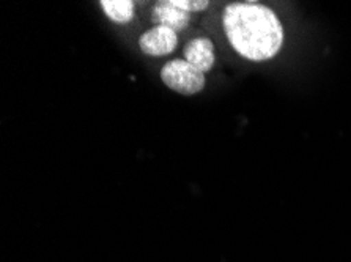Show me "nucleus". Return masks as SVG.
<instances>
[{
	"mask_svg": "<svg viewBox=\"0 0 351 262\" xmlns=\"http://www.w3.org/2000/svg\"><path fill=\"white\" fill-rule=\"evenodd\" d=\"M222 24L233 49L252 62L273 58L284 42V29L280 21L265 5H228Z\"/></svg>",
	"mask_w": 351,
	"mask_h": 262,
	"instance_id": "f257e3e1",
	"label": "nucleus"
},
{
	"mask_svg": "<svg viewBox=\"0 0 351 262\" xmlns=\"http://www.w3.org/2000/svg\"><path fill=\"white\" fill-rule=\"evenodd\" d=\"M161 79L170 90L180 94H195L205 88V74L186 60H172L161 69Z\"/></svg>",
	"mask_w": 351,
	"mask_h": 262,
	"instance_id": "f03ea898",
	"label": "nucleus"
},
{
	"mask_svg": "<svg viewBox=\"0 0 351 262\" xmlns=\"http://www.w3.org/2000/svg\"><path fill=\"white\" fill-rule=\"evenodd\" d=\"M177 31L162 25H156L152 30H147L139 38L141 51L145 55L152 57H162L173 52L175 47H177Z\"/></svg>",
	"mask_w": 351,
	"mask_h": 262,
	"instance_id": "7ed1b4c3",
	"label": "nucleus"
},
{
	"mask_svg": "<svg viewBox=\"0 0 351 262\" xmlns=\"http://www.w3.org/2000/svg\"><path fill=\"white\" fill-rule=\"evenodd\" d=\"M184 60L200 73H208L215 65V46L208 38H195L184 46Z\"/></svg>",
	"mask_w": 351,
	"mask_h": 262,
	"instance_id": "20e7f679",
	"label": "nucleus"
},
{
	"mask_svg": "<svg viewBox=\"0 0 351 262\" xmlns=\"http://www.w3.org/2000/svg\"><path fill=\"white\" fill-rule=\"evenodd\" d=\"M153 19L156 21L158 25L167 27L173 31H182L188 27L191 16L184 10L175 7L172 0H164V2L156 3L153 10Z\"/></svg>",
	"mask_w": 351,
	"mask_h": 262,
	"instance_id": "39448f33",
	"label": "nucleus"
},
{
	"mask_svg": "<svg viewBox=\"0 0 351 262\" xmlns=\"http://www.w3.org/2000/svg\"><path fill=\"white\" fill-rule=\"evenodd\" d=\"M106 16L117 24H128L134 18V3L131 0H101Z\"/></svg>",
	"mask_w": 351,
	"mask_h": 262,
	"instance_id": "423d86ee",
	"label": "nucleus"
},
{
	"mask_svg": "<svg viewBox=\"0 0 351 262\" xmlns=\"http://www.w3.org/2000/svg\"><path fill=\"white\" fill-rule=\"evenodd\" d=\"M175 7L182 8L184 10V12H204V10L208 8V2L206 0H202V2H199V0H172Z\"/></svg>",
	"mask_w": 351,
	"mask_h": 262,
	"instance_id": "0eeeda50",
	"label": "nucleus"
}]
</instances>
